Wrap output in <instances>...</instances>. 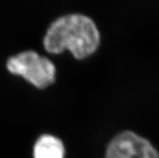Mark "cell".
I'll return each mask as SVG.
<instances>
[{
	"instance_id": "6da1fadb",
	"label": "cell",
	"mask_w": 159,
	"mask_h": 158,
	"mask_svg": "<svg viewBox=\"0 0 159 158\" xmlns=\"http://www.w3.org/2000/svg\"><path fill=\"white\" fill-rule=\"evenodd\" d=\"M99 40V32L91 18L71 14L51 24L44 37V45L52 53H60L67 48L75 57L82 59L96 50Z\"/></svg>"
},
{
	"instance_id": "7a4b0ae2",
	"label": "cell",
	"mask_w": 159,
	"mask_h": 158,
	"mask_svg": "<svg viewBox=\"0 0 159 158\" xmlns=\"http://www.w3.org/2000/svg\"><path fill=\"white\" fill-rule=\"evenodd\" d=\"M7 68L11 73L21 75L39 88H44L55 80L54 64L35 51H25L10 57L7 62Z\"/></svg>"
},
{
	"instance_id": "3957f363",
	"label": "cell",
	"mask_w": 159,
	"mask_h": 158,
	"mask_svg": "<svg viewBox=\"0 0 159 158\" xmlns=\"http://www.w3.org/2000/svg\"><path fill=\"white\" fill-rule=\"evenodd\" d=\"M105 158H159V154L149 140L125 131L112 139Z\"/></svg>"
},
{
	"instance_id": "277c9868",
	"label": "cell",
	"mask_w": 159,
	"mask_h": 158,
	"mask_svg": "<svg viewBox=\"0 0 159 158\" xmlns=\"http://www.w3.org/2000/svg\"><path fill=\"white\" fill-rule=\"evenodd\" d=\"M33 154L34 158H64V145L56 136L43 135L36 140Z\"/></svg>"
}]
</instances>
